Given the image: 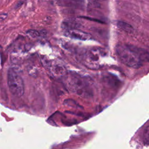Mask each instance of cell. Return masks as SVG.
Instances as JSON below:
<instances>
[{"label":"cell","mask_w":149,"mask_h":149,"mask_svg":"<svg viewBox=\"0 0 149 149\" xmlns=\"http://www.w3.org/2000/svg\"><path fill=\"white\" fill-rule=\"evenodd\" d=\"M65 35L70 38L79 40H88L91 39V36L85 31L77 29H65Z\"/></svg>","instance_id":"obj_5"},{"label":"cell","mask_w":149,"mask_h":149,"mask_svg":"<svg viewBox=\"0 0 149 149\" xmlns=\"http://www.w3.org/2000/svg\"><path fill=\"white\" fill-rule=\"evenodd\" d=\"M8 85L10 93L18 97H22L24 91V83L22 77L12 69L8 73Z\"/></svg>","instance_id":"obj_3"},{"label":"cell","mask_w":149,"mask_h":149,"mask_svg":"<svg viewBox=\"0 0 149 149\" xmlns=\"http://www.w3.org/2000/svg\"><path fill=\"white\" fill-rule=\"evenodd\" d=\"M67 85L69 89L80 96H86L90 93L88 84L82 77L76 74H70L67 78Z\"/></svg>","instance_id":"obj_2"},{"label":"cell","mask_w":149,"mask_h":149,"mask_svg":"<svg viewBox=\"0 0 149 149\" xmlns=\"http://www.w3.org/2000/svg\"><path fill=\"white\" fill-rule=\"evenodd\" d=\"M51 74L56 77H62L66 73V68L64 65L59 61H53L49 65Z\"/></svg>","instance_id":"obj_6"},{"label":"cell","mask_w":149,"mask_h":149,"mask_svg":"<svg viewBox=\"0 0 149 149\" xmlns=\"http://www.w3.org/2000/svg\"><path fill=\"white\" fill-rule=\"evenodd\" d=\"M143 140L144 144L149 145V126H147L143 131Z\"/></svg>","instance_id":"obj_8"},{"label":"cell","mask_w":149,"mask_h":149,"mask_svg":"<svg viewBox=\"0 0 149 149\" xmlns=\"http://www.w3.org/2000/svg\"><path fill=\"white\" fill-rule=\"evenodd\" d=\"M27 34L32 38H37L40 36V33L34 30H29L27 31Z\"/></svg>","instance_id":"obj_9"},{"label":"cell","mask_w":149,"mask_h":149,"mask_svg":"<svg viewBox=\"0 0 149 149\" xmlns=\"http://www.w3.org/2000/svg\"><path fill=\"white\" fill-rule=\"evenodd\" d=\"M116 52L120 61L130 68L138 69L149 62V52L133 45L119 44L116 47Z\"/></svg>","instance_id":"obj_1"},{"label":"cell","mask_w":149,"mask_h":149,"mask_svg":"<svg viewBox=\"0 0 149 149\" xmlns=\"http://www.w3.org/2000/svg\"><path fill=\"white\" fill-rule=\"evenodd\" d=\"M102 51L100 48H91L86 53L85 61L87 66L91 69L99 68L98 61L101 56L103 55Z\"/></svg>","instance_id":"obj_4"},{"label":"cell","mask_w":149,"mask_h":149,"mask_svg":"<svg viewBox=\"0 0 149 149\" xmlns=\"http://www.w3.org/2000/svg\"><path fill=\"white\" fill-rule=\"evenodd\" d=\"M117 26H118V27H119V29H122V30L127 32V33H133V28L132 26H130L129 24L125 23L124 22H121V21H119L117 23Z\"/></svg>","instance_id":"obj_7"},{"label":"cell","mask_w":149,"mask_h":149,"mask_svg":"<svg viewBox=\"0 0 149 149\" xmlns=\"http://www.w3.org/2000/svg\"><path fill=\"white\" fill-rule=\"evenodd\" d=\"M8 17L7 13H1L0 14V22L4 20Z\"/></svg>","instance_id":"obj_10"}]
</instances>
